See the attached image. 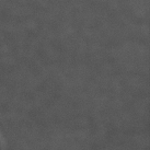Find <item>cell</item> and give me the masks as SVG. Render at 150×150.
I'll use <instances>...</instances> for the list:
<instances>
[]
</instances>
